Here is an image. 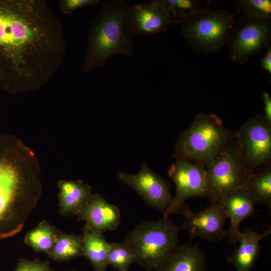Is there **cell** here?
I'll list each match as a JSON object with an SVG mask.
<instances>
[{
  "label": "cell",
  "mask_w": 271,
  "mask_h": 271,
  "mask_svg": "<svg viewBox=\"0 0 271 271\" xmlns=\"http://www.w3.org/2000/svg\"><path fill=\"white\" fill-rule=\"evenodd\" d=\"M63 26L45 0H0V90L12 94L46 84L66 51Z\"/></svg>",
  "instance_id": "obj_1"
},
{
  "label": "cell",
  "mask_w": 271,
  "mask_h": 271,
  "mask_svg": "<svg viewBox=\"0 0 271 271\" xmlns=\"http://www.w3.org/2000/svg\"><path fill=\"white\" fill-rule=\"evenodd\" d=\"M42 191L34 152L14 135L0 136V239L21 231Z\"/></svg>",
  "instance_id": "obj_2"
},
{
  "label": "cell",
  "mask_w": 271,
  "mask_h": 271,
  "mask_svg": "<svg viewBox=\"0 0 271 271\" xmlns=\"http://www.w3.org/2000/svg\"><path fill=\"white\" fill-rule=\"evenodd\" d=\"M87 35L84 59L81 68L88 73L103 67L116 54L131 57L134 54V36L127 22L128 3L123 0L107 1L100 4Z\"/></svg>",
  "instance_id": "obj_3"
},
{
  "label": "cell",
  "mask_w": 271,
  "mask_h": 271,
  "mask_svg": "<svg viewBox=\"0 0 271 271\" xmlns=\"http://www.w3.org/2000/svg\"><path fill=\"white\" fill-rule=\"evenodd\" d=\"M236 136L217 115L199 112L178 137L174 157L206 168L234 143Z\"/></svg>",
  "instance_id": "obj_4"
},
{
  "label": "cell",
  "mask_w": 271,
  "mask_h": 271,
  "mask_svg": "<svg viewBox=\"0 0 271 271\" xmlns=\"http://www.w3.org/2000/svg\"><path fill=\"white\" fill-rule=\"evenodd\" d=\"M180 228L169 216L142 221L125 236L123 244L131 251L134 262L148 270H158L180 246Z\"/></svg>",
  "instance_id": "obj_5"
},
{
  "label": "cell",
  "mask_w": 271,
  "mask_h": 271,
  "mask_svg": "<svg viewBox=\"0 0 271 271\" xmlns=\"http://www.w3.org/2000/svg\"><path fill=\"white\" fill-rule=\"evenodd\" d=\"M206 7L180 25L182 35L196 51L204 54L221 50L227 42L236 22L235 15L225 10Z\"/></svg>",
  "instance_id": "obj_6"
},
{
  "label": "cell",
  "mask_w": 271,
  "mask_h": 271,
  "mask_svg": "<svg viewBox=\"0 0 271 271\" xmlns=\"http://www.w3.org/2000/svg\"><path fill=\"white\" fill-rule=\"evenodd\" d=\"M236 134L239 156L250 173L270 165L271 122L263 115L248 119Z\"/></svg>",
  "instance_id": "obj_7"
},
{
  "label": "cell",
  "mask_w": 271,
  "mask_h": 271,
  "mask_svg": "<svg viewBox=\"0 0 271 271\" xmlns=\"http://www.w3.org/2000/svg\"><path fill=\"white\" fill-rule=\"evenodd\" d=\"M210 203H220L229 191L241 188L250 173L245 168L234 143L206 168Z\"/></svg>",
  "instance_id": "obj_8"
},
{
  "label": "cell",
  "mask_w": 271,
  "mask_h": 271,
  "mask_svg": "<svg viewBox=\"0 0 271 271\" xmlns=\"http://www.w3.org/2000/svg\"><path fill=\"white\" fill-rule=\"evenodd\" d=\"M271 20H261L243 16L236 20L227 45L231 61L243 64L270 46Z\"/></svg>",
  "instance_id": "obj_9"
},
{
  "label": "cell",
  "mask_w": 271,
  "mask_h": 271,
  "mask_svg": "<svg viewBox=\"0 0 271 271\" xmlns=\"http://www.w3.org/2000/svg\"><path fill=\"white\" fill-rule=\"evenodd\" d=\"M168 174L174 182L176 194L167 213L183 214L189 208L186 200L191 198H206V169L190 162L176 159Z\"/></svg>",
  "instance_id": "obj_10"
},
{
  "label": "cell",
  "mask_w": 271,
  "mask_h": 271,
  "mask_svg": "<svg viewBox=\"0 0 271 271\" xmlns=\"http://www.w3.org/2000/svg\"><path fill=\"white\" fill-rule=\"evenodd\" d=\"M117 178L134 190L150 206L167 216L173 199L170 192V183L153 172L146 163H143L138 173L129 174L119 172Z\"/></svg>",
  "instance_id": "obj_11"
},
{
  "label": "cell",
  "mask_w": 271,
  "mask_h": 271,
  "mask_svg": "<svg viewBox=\"0 0 271 271\" xmlns=\"http://www.w3.org/2000/svg\"><path fill=\"white\" fill-rule=\"evenodd\" d=\"M183 215L185 220L182 228L188 232L191 241L200 238L219 242L227 236V230L224 228L227 217L221 203H210L198 212H192L188 208Z\"/></svg>",
  "instance_id": "obj_12"
},
{
  "label": "cell",
  "mask_w": 271,
  "mask_h": 271,
  "mask_svg": "<svg viewBox=\"0 0 271 271\" xmlns=\"http://www.w3.org/2000/svg\"><path fill=\"white\" fill-rule=\"evenodd\" d=\"M127 22L134 36L165 32L172 24L164 0H154L129 6Z\"/></svg>",
  "instance_id": "obj_13"
},
{
  "label": "cell",
  "mask_w": 271,
  "mask_h": 271,
  "mask_svg": "<svg viewBox=\"0 0 271 271\" xmlns=\"http://www.w3.org/2000/svg\"><path fill=\"white\" fill-rule=\"evenodd\" d=\"M77 215V220L85 221L90 230L100 233L116 229L121 217L119 208L97 193L92 194Z\"/></svg>",
  "instance_id": "obj_14"
},
{
  "label": "cell",
  "mask_w": 271,
  "mask_h": 271,
  "mask_svg": "<svg viewBox=\"0 0 271 271\" xmlns=\"http://www.w3.org/2000/svg\"><path fill=\"white\" fill-rule=\"evenodd\" d=\"M224 209L230 225L227 230V236L230 242L236 244L241 233V222L254 213V203L248 197L241 188L228 192L220 202Z\"/></svg>",
  "instance_id": "obj_15"
},
{
  "label": "cell",
  "mask_w": 271,
  "mask_h": 271,
  "mask_svg": "<svg viewBox=\"0 0 271 271\" xmlns=\"http://www.w3.org/2000/svg\"><path fill=\"white\" fill-rule=\"evenodd\" d=\"M271 233V229L259 233L252 229L241 232L237 247L227 258L235 271H251L261 249L260 242Z\"/></svg>",
  "instance_id": "obj_16"
},
{
  "label": "cell",
  "mask_w": 271,
  "mask_h": 271,
  "mask_svg": "<svg viewBox=\"0 0 271 271\" xmlns=\"http://www.w3.org/2000/svg\"><path fill=\"white\" fill-rule=\"evenodd\" d=\"M59 188V213L63 216L77 215L89 200L91 187L80 180H61Z\"/></svg>",
  "instance_id": "obj_17"
},
{
  "label": "cell",
  "mask_w": 271,
  "mask_h": 271,
  "mask_svg": "<svg viewBox=\"0 0 271 271\" xmlns=\"http://www.w3.org/2000/svg\"><path fill=\"white\" fill-rule=\"evenodd\" d=\"M205 252L191 241L180 245L170 258L157 271H204Z\"/></svg>",
  "instance_id": "obj_18"
},
{
  "label": "cell",
  "mask_w": 271,
  "mask_h": 271,
  "mask_svg": "<svg viewBox=\"0 0 271 271\" xmlns=\"http://www.w3.org/2000/svg\"><path fill=\"white\" fill-rule=\"evenodd\" d=\"M82 232L83 256L90 262L94 271H106L110 243L102 233L91 231L85 225Z\"/></svg>",
  "instance_id": "obj_19"
},
{
  "label": "cell",
  "mask_w": 271,
  "mask_h": 271,
  "mask_svg": "<svg viewBox=\"0 0 271 271\" xmlns=\"http://www.w3.org/2000/svg\"><path fill=\"white\" fill-rule=\"evenodd\" d=\"M254 203L271 209L270 165L251 173L241 187Z\"/></svg>",
  "instance_id": "obj_20"
},
{
  "label": "cell",
  "mask_w": 271,
  "mask_h": 271,
  "mask_svg": "<svg viewBox=\"0 0 271 271\" xmlns=\"http://www.w3.org/2000/svg\"><path fill=\"white\" fill-rule=\"evenodd\" d=\"M47 254L50 258L58 261L83 256L82 236L60 231L52 248Z\"/></svg>",
  "instance_id": "obj_21"
},
{
  "label": "cell",
  "mask_w": 271,
  "mask_h": 271,
  "mask_svg": "<svg viewBox=\"0 0 271 271\" xmlns=\"http://www.w3.org/2000/svg\"><path fill=\"white\" fill-rule=\"evenodd\" d=\"M60 231L44 220L26 234L24 242L35 251L47 254L52 248Z\"/></svg>",
  "instance_id": "obj_22"
},
{
  "label": "cell",
  "mask_w": 271,
  "mask_h": 271,
  "mask_svg": "<svg viewBox=\"0 0 271 271\" xmlns=\"http://www.w3.org/2000/svg\"><path fill=\"white\" fill-rule=\"evenodd\" d=\"M172 23L179 25L196 15L203 8L198 0H164Z\"/></svg>",
  "instance_id": "obj_23"
},
{
  "label": "cell",
  "mask_w": 271,
  "mask_h": 271,
  "mask_svg": "<svg viewBox=\"0 0 271 271\" xmlns=\"http://www.w3.org/2000/svg\"><path fill=\"white\" fill-rule=\"evenodd\" d=\"M233 6L237 13L261 20H271L270 0H234Z\"/></svg>",
  "instance_id": "obj_24"
},
{
  "label": "cell",
  "mask_w": 271,
  "mask_h": 271,
  "mask_svg": "<svg viewBox=\"0 0 271 271\" xmlns=\"http://www.w3.org/2000/svg\"><path fill=\"white\" fill-rule=\"evenodd\" d=\"M134 262L133 255L129 249L124 244L110 243L108 256V263L118 271H127Z\"/></svg>",
  "instance_id": "obj_25"
},
{
  "label": "cell",
  "mask_w": 271,
  "mask_h": 271,
  "mask_svg": "<svg viewBox=\"0 0 271 271\" xmlns=\"http://www.w3.org/2000/svg\"><path fill=\"white\" fill-rule=\"evenodd\" d=\"M101 4L99 0H62L60 3V8L63 13L69 15L78 9Z\"/></svg>",
  "instance_id": "obj_26"
},
{
  "label": "cell",
  "mask_w": 271,
  "mask_h": 271,
  "mask_svg": "<svg viewBox=\"0 0 271 271\" xmlns=\"http://www.w3.org/2000/svg\"><path fill=\"white\" fill-rule=\"evenodd\" d=\"M15 271H53L49 261L20 259Z\"/></svg>",
  "instance_id": "obj_27"
},
{
  "label": "cell",
  "mask_w": 271,
  "mask_h": 271,
  "mask_svg": "<svg viewBox=\"0 0 271 271\" xmlns=\"http://www.w3.org/2000/svg\"><path fill=\"white\" fill-rule=\"evenodd\" d=\"M263 102V111L264 117L269 122H271V96L266 92H263L262 94Z\"/></svg>",
  "instance_id": "obj_28"
},
{
  "label": "cell",
  "mask_w": 271,
  "mask_h": 271,
  "mask_svg": "<svg viewBox=\"0 0 271 271\" xmlns=\"http://www.w3.org/2000/svg\"><path fill=\"white\" fill-rule=\"evenodd\" d=\"M265 55L260 59V67L271 75V48L268 46Z\"/></svg>",
  "instance_id": "obj_29"
}]
</instances>
